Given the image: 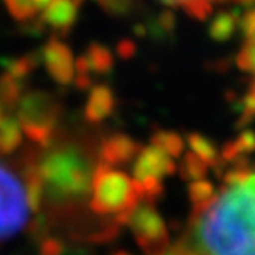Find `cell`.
Instances as JSON below:
<instances>
[{
    "instance_id": "1",
    "label": "cell",
    "mask_w": 255,
    "mask_h": 255,
    "mask_svg": "<svg viewBox=\"0 0 255 255\" xmlns=\"http://www.w3.org/2000/svg\"><path fill=\"white\" fill-rule=\"evenodd\" d=\"M191 199L187 238L170 255H255V170L240 164L219 187L201 180Z\"/></svg>"
},
{
    "instance_id": "2",
    "label": "cell",
    "mask_w": 255,
    "mask_h": 255,
    "mask_svg": "<svg viewBox=\"0 0 255 255\" xmlns=\"http://www.w3.org/2000/svg\"><path fill=\"white\" fill-rule=\"evenodd\" d=\"M36 204V191L28 180L0 159V240L15 237L27 227Z\"/></svg>"
},
{
    "instance_id": "3",
    "label": "cell",
    "mask_w": 255,
    "mask_h": 255,
    "mask_svg": "<svg viewBox=\"0 0 255 255\" xmlns=\"http://www.w3.org/2000/svg\"><path fill=\"white\" fill-rule=\"evenodd\" d=\"M42 61L46 64L47 72L57 83L68 85L74 80V57L70 47L61 40H49L42 49Z\"/></svg>"
},
{
    "instance_id": "4",
    "label": "cell",
    "mask_w": 255,
    "mask_h": 255,
    "mask_svg": "<svg viewBox=\"0 0 255 255\" xmlns=\"http://www.w3.org/2000/svg\"><path fill=\"white\" fill-rule=\"evenodd\" d=\"M76 15H78V4L74 0H49L44 6L40 21L44 25H49L53 30L68 32L76 23Z\"/></svg>"
},
{
    "instance_id": "5",
    "label": "cell",
    "mask_w": 255,
    "mask_h": 255,
    "mask_svg": "<svg viewBox=\"0 0 255 255\" xmlns=\"http://www.w3.org/2000/svg\"><path fill=\"white\" fill-rule=\"evenodd\" d=\"M240 9H225L219 11L216 17L212 19L208 27V34L214 42H227L235 36V32L240 27Z\"/></svg>"
},
{
    "instance_id": "6",
    "label": "cell",
    "mask_w": 255,
    "mask_h": 255,
    "mask_svg": "<svg viewBox=\"0 0 255 255\" xmlns=\"http://www.w3.org/2000/svg\"><path fill=\"white\" fill-rule=\"evenodd\" d=\"M114 108V95L106 85H95L89 101H87V108H85V116L91 121H101L106 118Z\"/></svg>"
},
{
    "instance_id": "7",
    "label": "cell",
    "mask_w": 255,
    "mask_h": 255,
    "mask_svg": "<svg viewBox=\"0 0 255 255\" xmlns=\"http://www.w3.org/2000/svg\"><path fill=\"white\" fill-rule=\"evenodd\" d=\"M85 61L89 64V70L97 74H106L114 68V53L102 44H91L85 51Z\"/></svg>"
},
{
    "instance_id": "8",
    "label": "cell",
    "mask_w": 255,
    "mask_h": 255,
    "mask_svg": "<svg viewBox=\"0 0 255 255\" xmlns=\"http://www.w3.org/2000/svg\"><path fill=\"white\" fill-rule=\"evenodd\" d=\"M40 63V55L36 53H28L17 59H9L6 63V74L13 76L15 80H23L27 74H30Z\"/></svg>"
},
{
    "instance_id": "9",
    "label": "cell",
    "mask_w": 255,
    "mask_h": 255,
    "mask_svg": "<svg viewBox=\"0 0 255 255\" xmlns=\"http://www.w3.org/2000/svg\"><path fill=\"white\" fill-rule=\"evenodd\" d=\"M21 99V80L4 74L0 76V102L2 106H13Z\"/></svg>"
},
{
    "instance_id": "10",
    "label": "cell",
    "mask_w": 255,
    "mask_h": 255,
    "mask_svg": "<svg viewBox=\"0 0 255 255\" xmlns=\"http://www.w3.org/2000/svg\"><path fill=\"white\" fill-rule=\"evenodd\" d=\"M11 17L17 21H30L38 13V6L32 0H4Z\"/></svg>"
},
{
    "instance_id": "11",
    "label": "cell",
    "mask_w": 255,
    "mask_h": 255,
    "mask_svg": "<svg viewBox=\"0 0 255 255\" xmlns=\"http://www.w3.org/2000/svg\"><path fill=\"white\" fill-rule=\"evenodd\" d=\"M193 19H197V21H204V19H208L212 15V11H214V4L210 2V0H189L187 4H183L182 6Z\"/></svg>"
},
{
    "instance_id": "12",
    "label": "cell",
    "mask_w": 255,
    "mask_h": 255,
    "mask_svg": "<svg viewBox=\"0 0 255 255\" xmlns=\"http://www.w3.org/2000/svg\"><path fill=\"white\" fill-rule=\"evenodd\" d=\"M240 30L248 46H255V6L240 17Z\"/></svg>"
},
{
    "instance_id": "13",
    "label": "cell",
    "mask_w": 255,
    "mask_h": 255,
    "mask_svg": "<svg viewBox=\"0 0 255 255\" xmlns=\"http://www.w3.org/2000/svg\"><path fill=\"white\" fill-rule=\"evenodd\" d=\"M237 66L242 72L255 74V46L244 44L237 55Z\"/></svg>"
},
{
    "instance_id": "14",
    "label": "cell",
    "mask_w": 255,
    "mask_h": 255,
    "mask_svg": "<svg viewBox=\"0 0 255 255\" xmlns=\"http://www.w3.org/2000/svg\"><path fill=\"white\" fill-rule=\"evenodd\" d=\"M97 2L101 4L104 11H108L112 15H127L134 0H97Z\"/></svg>"
},
{
    "instance_id": "15",
    "label": "cell",
    "mask_w": 255,
    "mask_h": 255,
    "mask_svg": "<svg viewBox=\"0 0 255 255\" xmlns=\"http://www.w3.org/2000/svg\"><path fill=\"white\" fill-rule=\"evenodd\" d=\"M174 13L170 9H164L163 13L157 17V23H155V27L159 32H163V34H172L174 32Z\"/></svg>"
},
{
    "instance_id": "16",
    "label": "cell",
    "mask_w": 255,
    "mask_h": 255,
    "mask_svg": "<svg viewBox=\"0 0 255 255\" xmlns=\"http://www.w3.org/2000/svg\"><path fill=\"white\" fill-rule=\"evenodd\" d=\"M116 53H118L121 59H130V57H134V53H136V44H134L132 40L125 38V40H121L118 44Z\"/></svg>"
},
{
    "instance_id": "17",
    "label": "cell",
    "mask_w": 255,
    "mask_h": 255,
    "mask_svg": "<svg viewBox=\"0 0 255 255\" xmlns=\"http://www.w3.org/2000/svg\"><path fill=\"white\" fill-rule=\"evenodd\" d=\"M164 4H168V6H183V4H187L189 0H163Z\"/></svg>"
},
{
    "instance_id": "18",
    "label": "cell",
    "mask_w": 255,
    "mask_h": 255,
    "mask_svg": "<svg viewBox=\"0 0 255 255\" xmlns=\"http://www.w3.org/2000/svg\"><path fill=\"white\" fill-rule=\"evenodd\" d=\"M32 2L36 4L38 8H44V6H46V4H47V2H49V0H32Z\"/></svg>"
},
{
    "instance_id": "19",
    "label": "cell",
    "mask_w": 255,
    "mask_h": 255,
    "mask_svg": "<svg viewBox=\"0 0 255 255\" xmlns=\"http://www.w3.org/2000/svg\"><path fill=\"white\" fill-rule=\"evenodd\" d=\"M74 2H76V4H78V6H80V4H82L83 0H74Z\"/></svg>"
}]
</instances>
